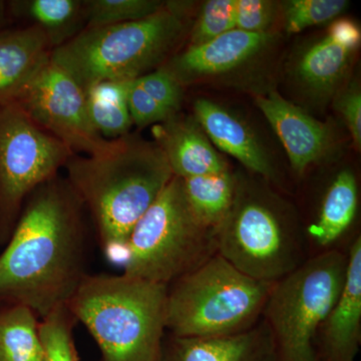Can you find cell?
Returning <instances> with one entry per match:
<instances>
[{
	"label": "cell",
	"instance_id": "obj_1",
	"mask_svg": "<svg viewBox=\"0 0 361 361\" xmlns=\"http://www.w3.org/2000/svg\"><path fill=\"white\" fill-rule=\"evenodd\" d=\"M85 212L61 176L33 190L0 252V304L26 306L42 319L71 300L89 274Z\"/></svg>",
	"mask_w": 361,
	"mask_h": 361
},
{
	"label": "cell",
	"instance_id": "obj_15",
	"mask_svg": "<svg viewBox=\"0 0 361 361\" xmlns=\"http://www.w3.org/2000/svg\"><path fill=\"white\" fill-rule=\"evenodd\" d=\"M155 142L167 159L173 174L180 179L229 171L193 116L179 114L153 127Z\"/></svg>",
	"mask_w": 361,
	"mask_h": 361
},
{
	"label": "cell",
	"instance_id": "obj_21",
	"mask_svg": "<svg viewBox=\"0 0 361 361\" xmlns=\"http://www.w3.org/2000/svg\"><path fill=\"white\" fill-rule=\"evenodd\" d=\"M9 16L30 23L44 33L51 51L85 28L84 0H13Z\"/></svg>",
	"mask_w": 361,
	"mask_h": 361
},
{
	"label": "cell",
	"instance_id": "obj_7",
	"mask_svg": "<svg viewBox=\"0 0 361 361\" xmlns=\"http://www.w3.org/2000/svg\"><path fill=\"white\" fill-rule=\"evenodd\" d=\"M217 253L215 230L195 217L174 176L133 229L123 274L169 286Z\"/></svg>",
	"mask_w": 361,
	"mask_h": 361
},
{
	"label": "cell",
	"instance_id": "obj_3",
	"mask_svg": "<svg viewBox=\"0 0 361 361\" xmlns=\"http://www.w3.org/2000/svg\"><path fill=\"white\" fill-rule=\"evenodd\" d=\"M168 286L129 275L87 274L68 301L102 361H159Z\"/></svg>",
	"mask_w": 361,
	"mask_h": 361
},
{
	"label": "cell",
	"instance_id": "obj_31",
	"mask_svg": "<svg viewBox=\"0 0 361 361\" xmlns=\"http://www.w3.org/2000/svg\"><path fill=\"white\" fill-rule=\"evenodd\" d=\"M326 35L344 47L356 51L360 47L361 32L355 23L346 18L334 20L330 23Z\"/></svg>",
	"mask_w": 361,
	"mask_h": 361
},
{
	"label": "cell",
	"instance_id": "obj_9",
	"mask_svg": "<svg viewBox=\"0 0 361 361\" xmlns=\"http://www.w3.org/2000/svg\"><path fill=\"white\" fill-rule=\"evenodd\" d=\"M73 155L18 102L0 103V248L11 238L27 197L59 176Z\"/></svg>",
	"mask_w": 361,
	"mask_h": 361
},
{
	"label": "cell",
	"instance_id": "obj_25",
	"mask_svg": "<svg viewBox=\"0 0 361 361\" xmlns=\"http://www.w3.org/2000/svg\"><path fill=\"white\" fill-rule=\"evenodd\" d=\"M78 320L68 304L59 306L39 320L42 361H78L73 329Z\"/></svg>",
	"mask_w": 361,
	"mask_h": 361
},
{
	"label": "cell",
	"instance_id": "obj_29",
	"mask_svg": "<svg viewBox=\"0 0 361 361\" xmlns=\"http://www.w3.org/2000/svg\"><path fill=\"white\" fill-rule=\"evenodd\" d=\"M277 4L268 0H236V28L251 33L270 32Z\"/></svg>",
	"mask_w": 361,
	"mask_h": 361
},
{
	"label": "cell",
	"instance_id": "obj_22",
	"mask_svg": "<svg viewBox=\"0 0 361 361\" xmlns=\"http://www.w3.org/2000/svg\"><path fill=\"white\" fill-rule=\"evenodd\" d=\"M132 80H106L85 90L90 123L104 139L111 141L129 135L133 126L129 108Z\"/></svg>",
	"mask_w": 361,
	"mask_h": 361
},
{
	"label": "cell",
	"instance_id": "obj_30",
	"mask_svg": "<svg viewBox=\"0 0 361 361\" xmlns=\"http://www.w3.org/2000/svg\"><path fill=\"white\" fill-rule=\"evenodd\" d=\"M336 109L343 118L356 149L361 148V92L358 85L353 84L338 94Z\"/></svg>",
	"mask_w": 361,
	"mask_h": 361
},
{
	"label": "cell",
	"instance_id": "obj_20",
	"mask_svg": "<svg viewBox=\"0 0 361 361\" xmlns=\"http://www.w3.org/2000/svg\"><path fill=\"white\" fill-rule=\"evenodd\" d=\"M182 101V85L163 66L135 78L129 90L133 125L145 128L166 122L179 114Z\"/></svg>",
	"mask_w": 361,
	"mask_h": 361
},
{
	"label": "cell",
	"instance_id": "obj_32",
	"mask_svg": "<svg viewBox=\"0 0 361 361\" xmlns=\"http://www.w3.org/2000/svg\"><path fill=\"white\" fill-rule=\"evenodd\" d=\"M8 18V9H7V2L0 0V30H4Z\"/></svg>",
	"mask_w": 361,
	"mask_h": 361
},
{
	"label": "cell",
	"instance_id": "obj_14",
	"mask_svg": "<svg viewBox=\"0 0 361 361\" xmlns=\"http://www.w3.org/2000/svg\"><path fill=\"white\" fill-rule=\"evenodd\" d=\"M159 361H276L274 344L263 318L252 329L234 336L164 337Z\"/></svg>",
	"mask_w": 361,
	"mask_h": 361
},
{
	"label": "cell",
	"instance_id": "obj_5",
	"mask_svg": "<svg viewBox=\"0 0 361 361\" xmlns=\"http://www.w3.org/2000/svg\"><path fill=\"white\" fill-rule=\"evenodd\" d=\"M218 254L249 276L277 282L310 258L292 207L274 192L236 177L234 200L216 232Z\"/></svg>",
	"mask_w": 361,
	"mask_h": 361
},
{
	"label": "cell",
	"instance_id": "obj_24",
	"mask_svg": "<svg viewBox=\"0 0 361 361\" xmlns=\"http://www.w3.org/2000/svg\"><path fill=\"white\" fill-rule=\"evenodd\" d=\"M39 317L20 304H0V361H42Z\"/></svg>",
	"mask_w": 361,
	"mask_h": 361
},
{
	"label": "cell",
	"instance_id": "obj_13",
	"mask_svg": "<svg viewBox=\"0 0 361 361\" xmlns=\"http://www.w3.org/2000/svg\"><path fill=\"white\" fill-rule=\"evenodd\" d=\"M256 104L283 145L297 174L303 175L329 153L332 137L325 123L275 92L258 96Z\"/></svg>",
	"mask_w": 361,
	"mask_h": 361
},
{
	"label": "cell",
	"instance_id": "obj_28",
	"mask_svg": "<svg viewBox=\"0 0 361 361\" xmlns=\"http://www.w3.org/2000/svg\"><path fill=\"white\" fill-rule=\"evenodd\" d=\"M236 28V0H209L191 30V45L210 42Z\"/></svg>",
	"mask_w": 361,
	"mask_h": 361
},
{
	"label": "cell",
	"instance_id": "obj_8",
	"mask_svg": "<svg viewBox=\"0 0 361 361\" xmlns=\"http://www.w3.org/2000/svg\"><path fill=\"white\" fill-rule=\"evenodd\" d=\"M348 268V251L311 256L275 282L263 310L276 361H317L320 325L336 302Z\"/></svg>",
	"mask_w": 361,
	"mask_h": 361
},
{
	"label": "cell",
	"instance_id": "obj_12",
	"mask_svg": "<svg viewBox=\"0 0 361 361\" xmlns=\"http://www.w3.org/2000/svg\"><path fill=\"white\" fill-rule=\"evenodd\" d=\"M361 343V237L348 249L345 280L316 336L317 361H356Z\"/></svg>",
	"mask_w": 361,
	"mask_h": 361
},
{
	"label": "cell",
	"instance_id": "obj_23",
	"mask_svg": "<svg viewBox=\"0 0 361 361\" xmlns=\"http://www.w3.org/2000/svg\"><path fill=\"white\" fill-rule=\"evenodd\" d=\"M182 180L185 196L195 217L202 225L217 232L231 209L236 177L226 171Z\"/></svg>",
	"mask_w": 361,
	"mask_h": 361
},
{
	"label": "cell",
	"instance_id": "obj_26",
	"mask_svg": "<svg viewBox=\"0 0 361 361\" xmlns=\"http://www.w3.org/2000/svg\"><path fill=\"white\" fill-rule=\"evenodd\" d=\"M164 6L159 0H84L85 28L144 20Z\"/></svg>",
	"mask_w": 361,
	"mask_h": 361
},
{
	"label": "cell",
	"instance_id": "obj_17",
	"mask_svg": "<svg viewBox=\"0 0 361 361\" xmlns=\"http://www.w3.org/2000/svg\"><path fill=\"white\" fill-rule=\"evenodd\" d=\"M358 184L349 169L339 171L325 189L317 212L304 228L310 257L342 250L341 243L355 224L358 210Z\"/></svg>",
	"mask_w": 361,
	"mask_h": 361
},
{
	"label": "cell",
	"instance_id": "obj_18",
	"mask_svg": "<svg viewBox=\"0 0 361 361\" xmlns=\"http://www.w3.org/2000/svg\"><path fill=\"white\" fill-rule=\"evenodd\" d=\"M51 54L49 40L35 26L0 30V103L16 101Z\"/></svg>",
	"mask_w": 361,
	"mask_h": 361
},
{
	"label": "cell",
	"instance_id": "obj_19",
	"mask_svg": "<svg viewBox=\"0 0 361 361\" xmlns=\"http://www.w3.org/2000/svg\"><path fill=\"white\" fill-rule=\"evenodd\" d=\"M355 52L325 35L297 58L293 68L297 85L308 97L326 101L341 87Z\"/></svg>",
	"mask_w": 361,
	"mask_h": 361
},
{
	"label": "cell",
	"instance_id": "obj_16",
	"mask_svg": "<svg viewBox=\"0 0 361 361\" xmlns=\"http://www.w3.org/2000/svg\"><path fill=\"white\" fill-rule=\"evenodd\" d=\"M194 118L214 147L232 156L263 179H276V172L264 147L241 118L208 99L195 101Z\"/></svg>",
	"mask_w": 361,
	"mask_h": 361
},
{
	"label": "cell",
	"instance_id": "obj_2",
	"mask_svg": "<svg viewBox=\"0 0 361 361\" xmlns=\"http://www.w3.org/2000/svg\"><path fill=\"white\" fill-rule=\"evenodd\" d=\"M63 169L92 217L104 256L123 264L135 224L174 177L163 151L129 134L106 153L73 155Z\"/></svg>",
	"mask_w": 361,
	"mask_h": 361
},
{
	"label": "cell",
	"instance_id": "obj_27",
	"mask_svg": "<svg viewBox=\"0 0 361 361\" xmlns=\"http://www.w3.org/2000/svg\"><path fill=\"white\" fill-rule=\"evenodd\" d=\"M349 6L345 0H289L281 4L284 28L289 33L334 21Z\"/></svg>",
	"mask_w": 361,
	"mask_h": 361
},
{
	"label": "cell",
	"instance_id": "obj_10",
	"mask_svg": "<svg viewBox=\"0 0 361 361\" xmlns=\"http://www.w3.org/2000/svg\"><path fill=\"white\" fill-rule=\"evenodd\" d=\"M16 102L33 122L65 144L75 155H99L115 145L116 140L104 139L90 123L85 90L51 59Z\"/></svg>",
	"mask_w": 361,
	"mask_h": 361
},
{
	"label": "cell",
	"instance_id": "obj_6",
	"mask_svg": "<svg viewBox=\"0 0 361 361\" xmlns=\"http://www.w3.org/2000/svg\"><path fill=\"white\" fill-rule=\"evenodd\" d=\"M274 284L249 276L215 254L169 285L166 331L182 337L247 331L262 318Z\"/></svg>",
	"mask_w": 361,
	"mask_h": 361
},
{
	"label": "cell",
	"instance_id": "obj_4",
	"mask_svg": "<svg viewBox=\"0 0 361 361\" xmlns=\"http://www.w3.org/2000/svg\"><path fill=\"white\" fill-rule=\"evenodd\" d=\"M187 4L167 1L144 20L85 28L54 49L51 61L82 90L106 80H132L160 68L188 28Z\"/></svg>",
	"mask_w": 361,
	"mask_h": 361
},
{
	"label": "cell",
	"instance_id": "obj_11",
	"mask_svg": "<svg viewBox=\"0 0 361 361\" xmlns=\"http://www.w3.org/2000/svg\"><path fill=\"white\" fill-rule=\"evenodd\" d=\"M274 39L271 32L251 33L235 28L205 44L190 45L171 56L163 68L183 87L231 73L257 58Z\"/></svg>",
	"mask_w": 361,
	"mask_h": 361
}]
</instances>
